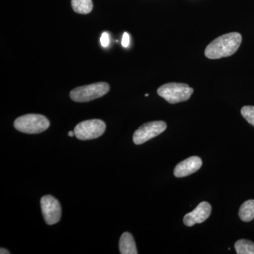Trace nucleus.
I'll return each instance as SVG.
<instances>
[{"mask_svg": "<svg viewBox=\"0 0 254 254\" xmlns=\"http://www.w3.org/2000/svg\"><path fill=\"white\" fill-rule=\"evenodd\" d=\"M105 129L106 125L103 120L98 119L85 120L75 127V136L82 141L95 139L101 136Z\"/></svg>", "mask_w": 254, "mask_h": 254, "instance_id": "39448f33", "label": "nucleus"}, {"mask_svg": "<svg viewBox=\"0 0 254 254\" xmlns=\"http://www.w3.org/2000/svg\"><path fill=\"white\" fill-rule=\"evenodd\" d=\"M0 254H10V252L9 250H6L5 248H3V247H1L0 249Z\"/></svg>", "mask_w": 254, "mask_h": 254, "instance_id": "f3484780", "label": "nucleus"}, {"mask_svg": "<svg viewBox=\"0 0 254 254\" xmlns=\"http://www.w3.org/2000/svg\"><path fill=\"white\" fill-rule=\"evenodd\" d=\"M15 128L21 133L36 134L46 131L50 127L48 118L39 114H28L16 119Z\"/></svg>", "mask_w": 254, "mask_h": 254, "instance_id": "f03ea898", "label": "nucleus"}, {"mask_svg": "<svg viewBox=\"0 0 254 254\" xmlns=\"http://www.w3.org/2000/svg\"><path fill=\"white\" fill-rule=\"evenodd\" d=\"M100 43H101L102 46L104 48H107L110 45V38L109 35L106 32L102 34L101 38H100Z\"/></svg>", "mask_w": 254, "mask_h": 254, "instance_id": "2eb2a0df", "label": "nucleus"}, {"mask_svg": "<svg viewBox=\"0 0 254 254\" xmlns=\"http://www.w3.org/2000/svg\"><path fill=\"white\" fill-rule=\"evenodd\" d=\"M242 117L248 122L250 125L254 127V107L245 106L241 109Z\"/></svg>", "mask_w": 254, "mask_h": 254, "instance_id": "4468645a", "label": "nucleus"}, {"mask_svg": "<svg viewBox=\"0 0 254 254\" xmlns=\"http://www.w3.org/2000/svg\"><path fill=\"white\" fill-rule=\"evenodd\" d=\"M42 214L45 222L52 225L58 223L61 218V207L58 200L52 195H47L41 200Z\"/></svg>", "mask_w": 254, "mask_h": 254, "instance_id": "0eeeda50", "label": "nucleus"}, {"mask_svg": "<svg viewBox=\"0 0 254 254\" xmlns=\"http://www.w3.org/2000/svg\"><path fill=\"white\" fill-rule=\"evenodd\" d=\"M193 93V88L185 83H166L158 89V94L170 104L186 101Z\"/></svg>", "mask_w": 254, "mask_h": 254, "instance_id": "7ed1b4c3", "label": "nucleus"}, {"mask_svg": "<svg viewBox=\"0 0 254 254\" xmlns=\"http://www.w3.org/2000/svg\"><path fill=\"white\" fill-rule=\"evenodd\" d=\"M166 128V123L163 121H153L145 123L135 132L133 137V142L136 145L143 144L161 134Z\"/></svg>", "mask_w": 254, "mask_h": 254, "instance_id": "423d86ee", "label": "nucleus"}, {"mask_svg": "<svg viewBox=\"0 0 254 254\" xmlns=\"http://www.w3.org/2000/svg\"><path fill=\"white\" fill-rule=\"evenodd\" d=\"M212 207L207 202H202L193 211L187 213L183 218V222L187 227H192L195 224L205 222L211 214Z\"/></svg>", "mask_w": 254, "mask_h": 254, "instance_id": "6e6552de", "label": "nucleus"}, {"mask_svg": "<svg viewBox=\"0 0 254 254\" xmlns=\"http://www.w3.org/2000/svg\"><path fill=\"white\" fill-rule=\"evenodd\" d=\"M119 248L122 254H137L136 243L134 239L129 232H124L119 242Z\"/></svg>", "mask_w": 254, "mask_h": 254, "instance_id": "9d476101", "label": "nucleus"}, {"mask_svg": "<svg viewBox=\"0 0 254 254\" xmlns=\"http://www.w3.org/2000/svg\"><path fill=\"white\" fill-rule=\"evenodd\" d=\"M68 136L70 137H73L75 136V133L74 131H69L68 133Z\"/></svg>", "mask_w": 254, "mask_h": 254, "instance_id": "a211bd4d", "label": "nucleus"}, {"mask_svg": "<svg viewBox=\"0 0 254 254\" xmlns=\"http://www.w3.org/2000/svg\"><path fill=\"white\" fill-rule=\"evenodd\" d=\"M71 5L73 11L80 14H88L93 10L92 0H72Z\"/></svg>", "mask_w": 254, "mask_h": 254, "instance_id": "f8f14e48", "label": "nucleus"}, {"mask_svg": "<svg viewBox=\"0 0 254 254\" xmlns=\"http://www.w3.org/2000/svg\"><path fill=\"white\" fill-rule=\"evenodd\" d=\"M239 216L243 222H250L254 219V200H249L241 205Z\"/></svg>", "mask_w": 254, "mask_h": 254, "instance_id": "9b49d317", "label": "nucleus"}, {"mask_svg": "<svg viewBox=\"0 0 254 254\" xmlns=\"http://www.w3.org/2000/svg\"><path fill=\"white\" fill-rule=\"evenodd\" d=\"M110 91V86L105 82L93 83L87 86L75 88L70 93V97L73 101L85 103L104 96Z\"/></svg>", "mask_w": 254, "mask_h": 254, "instance_id": "20e7f679", "label": "nucleus"}, {"mask_svg": "<svg viewBox=\"0 0 254 254\" xmlns=\"http://www.w3.org/2000/svg\"><path fill=\"white\" fill-rule=\"evenodd\" d=\"M148 95H148V94H145V96H146V97H148Z\"/></svg>", "mask_w": 254, "mask_h": 254, "instance_id": "6ab92c4d", "label": "nucleus"}, {"mask_svg": "<svg viewBox=\"0 0 254 254\" xmlns=\"http://www.w3.org/2000/svg\"><path fill=\"white\" fill-rule=\"evenodd\" d=\"M130 43V36L128 33H124L123 39H122V46L124 48H127L129 46Z\"/></svg>", "mask_w": 254, "mask_h": 254, "instance_id": "dca6fc26", "label": "nucleus"}, {"mask_svg": "<svg viewBox=\"0 0 254 254\" xmlns=\"http://www.w3.org/2000/svg\"><path fill=\"white\" fill-rule=\"evenodd\" d=\"M238 254H254V244L250 240H240L235 244Z\"/></svg>", "mask_w": 254, "mask_h": 254, "instance_id": "ddd939ff", "label": "nucleus"}, {"mask_svg": "<svg viewBox=\"0 0 254 254\" xmlns=\"http://www.w3.org/2000/svg\"><path fill=\"white\" fill-rule=\"evenodd\" d=\"M242 36L237 32L227 33L212 41L205 50L209 59H220L235 54L242 43Z\"/></svg>", "mask_w": 254, "mask_h": 254, "instance_id": "f257e3e1", "label": "nucleus"}, {"mask_svg": "<svg viewBox=\"0 0 254 254\" xmlns=\"http://www.w3.org/2000/svg\"><path fill=\"white\" fill-rule=\"evenodd\" d=\"M203 165L199 157L193 156L177 164L174 170V175L176 177H184L198 171Z\"/></svg>", "mask_w": 254, "mask_h": 254, "instance_id": "1a4fd4ad", "label": "nucleus"}]
</instances>
